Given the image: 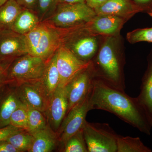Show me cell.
Here are the masks:
<instances>
[{"mask_svg": "<svg viewBox=\"0 0 152 152\" xmlns=\"http://www.w3.org/2000/svg\"><path fill=\"white\" fill-rule=\"evenodd\" d=\"M89 108L111 113L141 132L151 134L152 126L137 98L98 79H95L90 93Z\"/></svg>", "mask_w": 152, "mask_h": 152, "instance_id": "cell-1", "label": "cell"}, {"mask_svg": "<svg viewBox=\"0 0 152 152\" xmlns=\"http://www.w3.org/2000/svg\"><path fill=\"white\" fill-rule=\"evenodd\" d=\"M40 22L35 12L23 8L14 22L11 30L25 35L35 28Z\"/></svg>", "mask_w": 152, "mask_h": 152, "instance_id": "cell-18", "label": "cell"}, {"mask_svg": "<svg viewBox=\"0 0 152 152\" xmlns=\"http://www.w3.org/2000/svg\"><path fill=\"white\" fill-rule=\"evenodd\" d=\"M28 54L25 35L12 30L0 31V66L5 71L14 60Z\"/></svg>", "mask_w": 152, "mask_h": 152, "instance_id": "cell-7", "label": "cell"}, {"mask_svg": "<svg viewBox=\"0 0 152 152\" xmlns=\"http://www.w3.org/2000/svg\"><path fill=\"white\" fill-rule=\"evenodd\" d=\"M22 7L35 12L38 0H15Z\"/></svg>", "mask_w": 152, "mask_h": 152, "instance_id": "cell-29", "label": "cell"}, {"mask_svg": "<svg viewBox=\"0 0 152 152\" xmlns=\"http://www.w3.org/2000/svg\"><path fill=\"white\" fill-rule=\"evenodd\" d=\"M137 5L145 10L152 4V0H133Z\"/></svg>", "mask_w": 152, "mask_h": 152, "instance_id": "cell-32", "label": "cell"}, {"mask_svg": "<svg viewBox=\"0 0 152 152\" xmlns=\"http://www.w3.org/2000/svg\"><path fill=\"white\" fill-rule=\"evenodd\" d=\"M17 86L15 92L23 104L28 107L45 113L50 101L39 81L26 82Z\"/></svg>", "mask_w": 152, "mask_h": 152, "instance_id": "cell-11", "label": "cell"}, {"mask_svg": "<svg viewBox=\"0 0 152 152\" xmlns=\"http://www.w3.org/2000/svg\"><path fill=\"white\" fill-rule=\"evenodd\" d=\"M108 37L101 47L96 59V68H94L96 78L110 86L125 91V80L122 72V60L116 49L115 41Z\"/></svg>", "mask_w": 152, "mask_h": 152, "instance_id": "cell-2", "label": "cell"}, {"mask_svg": "<svg viewBox=\"0 0 152 152\" xmlns=\"http://www.w3.org/2000/svg\"><path fill=\"white\" fill-rule=\"evenodd\" d=\"M96 15L86 3L59 4L54 13L45 21L58 28H69L86 24Z\"/></svg>", "mask_w": 152, "mask_h": 152, "instance_id": "cell-4", "label": "cell"}, {"mask_svg": "<svg viewBox=\"0 0 152 152\" xmlns=\"http://www.w3.org/2000/svg\"><path fill=\"white\" fill-rule=\"evenodd\" d=\"M2 71H5L4 69L0 66V72H2Z\"/></svg>", "mask_w": 152, "mask_h": 152, "instance_id": "cell-37", "label": "cell"}, {"mask_svg": "<svg viewBox=\"0 0 152 152\" xmlns=\"http://www.w3.org/2000/svg\"><path fill=\"white\" fill-rule=\"evenodd\" d=\"M56 134L48 125L45 128L33 134L32 145L28 152H51L56 145L58 139Z\"/></svg>", "mask_w": 152, "mask_h": 152, "instance_id": "cell-17", "label": "cell"}, {"mask_svg": "<svg viewBox=\"0 0 152 152\" xmlns=\"http://www.w3.org/2000/svg\"><path fill=\"white\" fill-rule=\"evenodd\" d=\"M90 93L83 100L71 109L63 120L57 132L58 140L63 146L71 136L83 129L86 121L87 114L90 111Z\"/></svg>", "mask_w": 152, "mask_h": 152, "instance_id": "cell-8", "label": "cell"}, {"mask_svg": "<svg viewBox=\"0 0 152 152\" xmlns=\"http://www.w3.org/2000/svg\"><path fill=\"white\" fill-rule=\"evenodd\" d=\"M65 152H88L83 130L71 136L63 146Z\"/></svg>", "mask_w": 152, "mask_h": 152, "instance_id": "cell-24", "label": "cell"}, {"mask_svg": "<svg viewBox=\"0 0 152 152\" xmlns=\"http://www.w3.org/2000/svg\"><path fill=\"white\" fill-rule=\"evenodd\" d=\"M108 0H86V3L87 5L94 10L102 5Z\"/></svg>", "mask_w": 152, "mask_h": 152, "instance_id": "cell-31", "label": "cell"}, {"mask_svg": "<svg viewBox=\"0 0 152 152\" xmlns=\"http://www.w3.org/2000/svg\"><path fill=\"white\" fill-rule=\"evenodd\" d=\"M21 103L15 92L9 93L4 98L0 106V128L10 125L11 116Z\"/></svg>", "mask_w": 152, "mask_h": 152, "instance_id": "cell-20", "label": "cell"}, {"mask_svg": "<svg viewBox=\"0 0 152 152\" xmlns=\"http://www.w3.org/2000/svg\"><path fill=\"white\" fill-rule=\"evenodd\" d=\"M28 108V125L26 131L33 135L48 124L43 113L36 109Z\"/></svg>", "mask_w": 152, "mask_h": 152, "instance_id": "cell-23", "label": "cell"}, {"mask_svg": "<svg viewBox=\"0 0 152 152\" xmlns=\"http://www.w3.org/2000/svg\"><path fill=\"white\" fill-rule=\"evenodd\" d=\"M46 62L29 54L17 58L5 71L7 83H13L18 86L26 82L40 80Z\"/></svg>", "mask_w": 152, "mask_h": 152, "instance_id": "cell-5", "label": "cell"}, {"mask_svg": "<svg viewBox=\"0 0 152 152\" xmlns=\"http://www.w3.org/2000/svg\"><path fill=\"white\" fill-rule=\"evenodd\" d=\"M125 18L111 15H96L87 23V30L90 34L113 35L120 31Z\"/></svg>", "mask_w": 152, "mask_h": 152, "instance_id": "cell-13", "label": "cell"}, {"mask_svg": "<svg viewBox=\"0 0 152 152\" xmlns=\"http://www.w3.org/2000/svg\"><path fill=\"white\" fill-rule=\"evenodd\" d=\"M137 98L152 126V59L142 79L140 91Z\"/></svg>", "mask_w": 152, "mask_h": 152, "instance_id": "cell-16", "label": "cell"}, {"mask_svg": "<svg viewBox=\"0 0 152 152\" xmlns=\"http://www.w3.org/2000/svg\"><path fill=\"white\" fill-rule=\"evenodd\" d=\"M28 117V107L21 102L18 108L12 114L10 125L26 130L27 128Z\"/></svg>", "mask_w": 152, "mask_h": 152, "instance_id": "cell-26", "label": "cell"}, {"mask_svg": "<svg viewBox=\"0 0 152 152\" xmlns=\"http://www.w3.org/2000/svg\"><path fill=\"white\" fill-rule=\"evenodd\" d=\"M94 10L97 15H111L125 19L143 9L136 4L133 0H108Z\"/></svg>", "mask_w": 152, "mask_h": 152, "instance_id": "cell-14", "label": "cell"}, {"mask_svg": "<svg viewBox=\"0 0 152 152\" xmlns=\"http://www.w3.org/2000/svg\"><path fill=\"white\" fill-rule=\"evenodd\" d=\"M91 61L80 60L65 47L61 46L57 51L56 65L59 75L58 87H64L77 75L91 64Z\"/></svg>", "mask_w": 152, "mask_h": 152, "instance_id": "cell-9", "label": "cell"}, {"mask_svg": "<svg viewBox=\"0 0 152 152\" xmlns=\"http://www.w3.org/2000/svg\"><path fill=\"white\" fill-rule=\"evenodd\" d=\"M0 152H19L9 142L6 140L0 141Z\"/></svg>", "mask_w": 152, "mask_h": 152, "instance_id": "cell-30", "label": "cell"}, {"mask_svg": "<svg viewBox=\"0 0 152 152\" xmlns=\"http://www.w3.org/2000/svg\"><path fill=\"white\" fill-rule=\"evenodd\" d=\"M138 137L119 135L117 139V152H152Z\"/></svg>", "mask_w": 152, "mask_h": 152, "instance_id": "cell-21", "label": "cell"}, {"mask_svg": "<svg viewBox=\"0 0 152 152\" xmlns=\"http://www.w3.org/2000/svg\"><path fill=\"white\" fill-rule=\"evenodd\" d=\"M33 135L25 130H21L9 137L6 140L13 146L19 152L28 151L32 145Z\"/></svg>", "mask_w": 152, "mask_h": 152, "instance_id": "cell-22", "label": "cell"}, {"mask_svg": "<svg viewBox=\"0 0 152 152\" xmlns=\"http://www.w3.org/2000/svg\"><path fill=\"white\" fill-rule=\"evenodd\" d=\"M148 13L149 15L152 17V7L149 9V10H148Z\"/></svg>", "mask_w": 152, "mask_h": 152, "instance_id": "cell-36", "label": "cell"}, {"mask_svg": "<svg viewBox=\"0 0 152 152\" xmlns=\"http://www.w3.org/2000/svg\"><path fill=\"white\" fill-rule=\"evenodd\" d=\"M96 79L91 62L88 68L77 75L66 86L68 100L67 114L89 94Z\"/></svg>", "mask_w": 152, "mask_h": 152, "instance_id": "cell-10", "label": "cell"}, {"mask_svg": "<svg viewBox=\"0 0 152 152\" xmlns=\"http://www.w3.org/2000/svg\"><path fill=\"white\" fill-rule=\"evenodd\" d=\"M23 129L16 127L11 125L4 127L0 128V141L6 140L11 135Z\"/></svg>", "mask_w": 152, "mask_h": 152, "instance_id": "cell-28", "label": "cell"}, {"mask_svg": "<svg viewBox=\"0 0 152 152\" xmlns=\"http://www.w3.org/2000/svg\"><path fill=\"white\" fill-rule=\"evenodd\" d=\"M57 56V51L47 61L42 77L39 81L50 101L59 83V75L56 65Z\"/></svg>", "mask_w": 152, "mask_h": 152, "instance_id": "cell-15", "label": "cell"}, {"mask_svg": "<svg viewBox=\"0 0 152 152\" xmlns=\"http://www.w3.org/2000/svg\"><path fill=\"white\" fill-rule=\"evenodd\" d=\"M8 0H0V6L2 5Z\"/></svg>", "mask_w": 152, "mask_h": 152, "instance_id": "cell-35", "label": "cell"}, {"mask_svg": "<svg viewBox=\"0 0 152 152\" xmlns=\"http://www.w3.org/2000/svg\"><path fill=\"white\" fill-rule=\"evenodd\" d=\"M23 9L15 0H8L0 6V31L11 30L14 22Z\"/></svg>", "mask_w": 152, "mask_h": 152, "instance_id": "cell-19", "label": "cell"}, {"mask_svg": "<svg viewBox=\"0 0 152 152\" xmlns=\"http://www.w3.org/2000/svg\"><path fill=\"white\" fill-rule=\"evenodd\" d=\"M25 37L28 54L46 61L61 46L59 30L47 22H40Z\"/></svg>", "mask_w": 152, "mask_h": 152, "instance_id": "cell-3", "label": "cell"}, {"mask_svg": "<svg viewBox=\"0 0 152 152\" xmlns=\"http://www.w3.org/2000/svg\"><path fill=\"white\" fill-rule=\"evenodd\" d=\"M58 4V0H38L35 12L40 21H45L51 16Z\"/></svg>", "mask_w": 152, "mask_h": 152, "instance_id": "cell-25", "label": "cell"}, {"mask_svg": "<svg viewBox=\"0 0 152 152\" xmlns=\"http://www.w3.org/2000/svg\"><path fill=\"white\" fill-rule=\"evenodd\" d=\"M59 4H74L86 3V0H58Z\"/></svg>", "mask_w": 152, "mask_h": 152, "instance_id": "cell-33", "label": "cell"}, {"mask_svg": "<svg viewBox=\"0 0 152 152\" xmlns=\"http://www.w3.org/2000/svg\"><path fill=\"white\" fill-rule=\"evenodd\" d=\"M127 38L132 44L141 42L152 43V27L134 30L128 33Z\"/></svg>", "mask_w": 152, "mask_h": 152, "instance_id": "cell-27", "label": "cell"}, {"mask_svg": "<svg viewBox=\"0 0 152 152\" xmlns=\"http://www.w3.org/2000/svg\"><path fill=\"white\" fill-rule=\"evenodd\" d=\"M68 109L65 87H58L50 100L46 113L48 124L57 133L64 119Z\"/></svg>", "mask_w": 152, "mask_h": 152, "instance_id": "cell-12", "label": "cell"}, {"mask_svg": "<svg viewBox=\"0 0 152 152\" xmlns=\"http://www.w3.org/2000/svg\"><path fill=\"white\" fill-rule=\"evenodd\" d=\"M7 82V76L5 71L0 72V87Z\"/></svg>", "mask_w": 152, "mask_h": 152, "instance_id": "cell-34", "label": "cell"}, {"mask_svg": "<svg viewBox=\"0 0 152 152\" xmlns=\"http://www.w3.org/2000/svg\"><path fill=\"white\" fill-rule=\"evenodd\" d=\"M83 130L88 152H117L119 135L109 124L86 121Z\"/></svg>", "mask_w": 152, "mask_h": 152, "instance_id": "cell-6", "label": "cell"}]
</instances>
